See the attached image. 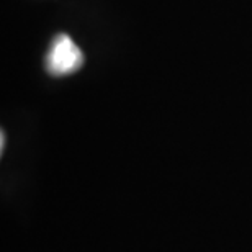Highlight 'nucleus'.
Returning a JSON list of instances; mask_svg holds the SVG:
<instances>
[{"label": "nucleus", "mask_w": 252, "mask_h": 252, "mask_svg": "<svg viewBox=\"0 0 252 252\" xmlns=\"http://www.w3.org/2000/svg\"><path fill=\"white\" fill-rule=\"evenodd\" d=\"M84 61L82 53L69 36H58L46 58V67L54 75H65L80 67Z\"/></svg>", "instance_id": "obj_1"}]
</instances>
